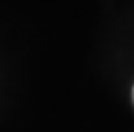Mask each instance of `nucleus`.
I'll list each match as a JSON object with an SVG mask.
<instances>
[{"mask_svg": "<svg viewBox=\"0 0 134 132\" xmlns=\"http://www.w3.org/2000/svg\"><path fill=\"white\" fill-rule=\"evenodd\" d=\"M132 99H134V89H132Z\"/></svg>", "mask_w": 134, "mask_h": 132, "instance_id": "f257e3e1", "label": "nucleus"}]
</instances>
